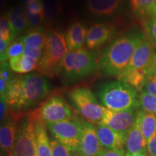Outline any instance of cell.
<instances>
[{"label": "cell", "instance_id": "14", "mask_svg": "<svg viewBox=\"0 0 156 156\" xmlns=\"http://www.w3.org/2000/svg\"><path fill=\"white\" fill-rule=\"evenodd\" d=\"M95 129L101 145L105 150H116L124 147L125 134L115 132L103 124H96Z\"/></svg>", "mask_w": 156, "mask_h": 156}, {"label": "cell", "instance_id": "13", "mask_svg": "<svg viewBox=\"0 0 156 156\" xmlns=\"http://www.w3.org/2000/svg\"><path fill=\"white\" fill-rule=\"evenodd\" d=\"M155 54L153 45L149 41L145 38L136 48L127 67L124 70L148 68Z\"/></svg>", "mask_w": 156, "mask_h": 156}, {"label": "cell", "instance_id": "32", "mask_svg": "<svg viewBox=\"0 0 156 156\" xmlns=\"http://www.w3.org/2000/svg\"><path fill=\"white\" fill-rule=\"evenodd\" d=\"M145 28L149 41L156 47V17H151L148 20Z\"/></svg>", "mask_w": 156, "mask_h": 156}, {"label": "cell", "instance_id": "16", "mask_svg": "<svg viewBox=\"0 0 156 156\" xmlns=\"http://www.w3.org/2000/svg\"><path fill=\"white\" fill-rule=\"evenodd\" d=\"M5 98L10 108L16 110L24 108L25 94L23 77H13L12 79L9 83Z\"/></svg>", "mask_w": 156, "mask_h": 156}, {"label": "cell", "instance_id": "2", "mask_svg": "<svg viewBox=\"0 0 156 156\" xmlns=\"http://www.w3.org/2000/svg\"><path fill=\"white\" fill-rule=\"evenodd\" d=\"M98 96L103 106L112 111H124L138 106L136 90L121 80L103 84Z\"/></svg>", "mask_w": 156, "mask_h": 156}, {"label": "cell", "instance_id": "4", "mask_svg": "<svg viewBox=\"0 0 156 156\" xmlns=\"http://www.w3.org/2000/svg\"><path fill=\"white\" fill-rule=\"evenodd\" d=\"M98 64L90 52L80 48L69 51L60 67V74L66 81L75 82L93 75L97 71Z\"/></svg>", "mask_w": 156, "mask_h": 156}, {"label": "cell", "instance_id": "20", "mask_svg": "<svg viewBox=\"0 0 156 156\" xmlns=\"http://www.w3.org/2000/svg\"><path fill=\"white\" fill-rule=\"evenodd\" d=\"M121 0H87V7L91 14L98 17H110L118 10Z\"/></svg>", "mask_w": 156, "mask_h": 156}, {"label": "cell", "instance_id": "36", "mask_svg": "<svg viewBox=\"0 0 156 156\" xmlns=\"http://www.w3.org/2000/svg\"><path fill=\"white\" fill-rule=\"evenodd\" d=\"M11 68L9 64L7 62H1L0 68V80H3L7 83H9L12 79L11 73Z\"/></svg>", "mask_w": 156, "mask_h": 156}, {"label": "cell", "instance_id": "12", "mask_svg": "<svg viewBox=\"0 0 156 156\" xmlns=\"http://www.w3.org/2000/svg\"><path fill=\"white\" fill-rule=\"evenodd\" d=\"M116 32L114 25L112 23H97L93 25L87 31L86 46L89 49H95L100 47L114 36Z\"/></svg>", "mask_w": 156, "mask_h": 156}, {"label": "cell", "instance_id": "33", "mask_svg": "<svg viewBox=\"0 0 156 156\" xmlns=\"http://www.w3.org/2000/svg\"><path fill=\"white\" fill-rule=\"evenodd\" d=\"M44 54V48L25 46L23 55L34 58L37 61L41 62Z\"/></svg>", "mask_w": 156, "mask_h": 156}, {"label": "cell", "instance_id": "42", "mask_svg": "<svg viewBox=\"0 0 156 156\" xmlns=\"http://www.w3.org/2000/svg\"><path fill=\"white\" fill-rule=\"evenodd\" d=\"M9 44H9L8 42L5 41L2 39H0V56H2L3 55H5Z\"/></svg>", "mask_w": 156, "mask_h": 156}, {"label": "cell", "instance_id": "39", "mask_svg": "<svg viewBox=\"0 0 156 156\" xmlns=\"http://www.w3.org/2000/svg\"><path fill=\"white\" fill-rule=\"evenodd\" d=\"M147 155L156 156V132L147 144Z\"/></svg>", "mask_w": 156, "mask_h": 156}, {"label": "cell", "instance_id": "6", "mask_svg": "<svg viewBox=\"0 0 156 156\" xmlns=\"http://www.w3.org/2000/svg\"><path fill=\"white\" fill-rule=\"evenodd\" d=\"M46 127L56 140L77 153L81 142L83 123L76 119L64 122L46 124Z\"/></svg>", "mask_w": 156, "mask_h": 156}, {"label": "cell", "instance_id": "19", "mask_svg": "<svg viewBox=\"0 0 156 156\" xmlns=\"http://www.w3.org/2000/svg\"><path fill=\"white\" fill-rule=\"evenodd\" d=\"M34 126L36 136L37 155L38 156H52L51 142L49 141L46 126L44 122L34 114Z\"/></svg>", "mask_w": 156, "mask_h": 156}, {"label": "cell", "instance_id": "24", "mask_svg": "<svg viewBox=\"0 0 156 156\" xmlns=\"http://www.w3.org/2000/svg\"><path fill=\"white\" fill-rule=\"evenodd\" d=\"M38 61L29 56L21 55L9 59V64L12 71L17 73H29L33 70L38 69Z\"/></svg>", "mask_w": 156, "mask_h": 156}, {"label": "cell", "instance_id": "17", "mask_svg": "<svg viewBox=\"0 0 156 156\" xmlns=\"http://www.w3.org/2000/svg\"><path fill=\"white\" fill-rule=\"evenodd\" d=\"M87 31L86 27L80 21L72 23L65 35V40L69 51L82 48L86 41Z\"/></svg>", "mask_w": 156, "mask_h": 156}, {"label": "cell", "instance_id": "8", "mask_svg": "<svg viewBox=\"0 0 156 156\" xmlns=\"http://www.w3.org/2000/svg\"><path fill=\"white\" fill-rule=\"evenodd\" d=\"M39 117L45 124H48L73 119L75 114L63 98L55 95L46 101L40 108Z\"/></svg>", "mask_w": 156, "mask_h": 156}, {"label": "cell", "instance_id": "21", "mask_svg": "<svg viewBox=\"0 0 156 156\" xmlns=\"http://www.w3.org/2000/svg\"><path fill=\"white\" fill-rule=\"evenodd\" d=\"M148 77V68L124 70L119 76H118L119 80L128 83L138 91H141L144 88Z\"/></svg>", "mask_w": 156, "mask_h": 156}, {"label": "cell", "instance_id": "41", "mask_svg": "<svg viewBox=\"0 0 156 156\" xmlns=\"http://www.w3.org/2000/svg\"><path fill=\"white\" fill-rule=\"evenodd\" d=\"M148 72H149V77L152 75H156V53L152 59L151 64L148 67Z\"/></svg>", "mask_w": 156, "mask_h": 156}, {"label": "cell", "instance_id": "5", "mask_svg": "<svg viewBox=\"0 0 156 156\" xmlns=\"http://www.w3.org/2000/svg\"><path fill=\"white\" fill-rule=\"evenodd\" d=\"M69 98L76 110L87 122L100 124L106 108L98 102L90 90L86 87L73 89L69 93Z\"/></svg>", "mask_w": 156, "mask_h": 156}, {"label": "cell", "instance_id": "34", "mask_svg": "<svg viewBox=\"0 0 156 156\" xmlns=\"http://www.w3.org/2000/svg\"><path fill=\"white\" fill-rule=\"evenodd\" d=\"M28 18L29 25L31 28H35L40 27V25L42 24L44 22L46 15L45 13H41V14H30V13H28Z\"/></svg>", "mask_w": 156, "mask_h": 156}, {"label": "cell", "instance_id": "1", "mask_svg": "<svg viewBox=\"0 0 156 156\" xmlns=\"http://www.w3.org/2000/svg\"><path fill=\"white\" fill-rule=\"evenodd\" d=\"M145 38L141 32L133 31L115 39L101 54L98 62L101 73L106 76H119Z\"/></svg>", "mask_w": 156, "mask_h": 156}, {"label": "cell", "instance_id": "27", "mask_svg": "<svg viewBox=\"0 0 156 156\" xmlns=\"http://www.w3.org/2000/svg\"><path fill=\"white\" fill-rule=\"evenodd\" d=\"M138 106L143 112L156 115V96L142 90L138 95Z\"/></svg>", "mask_w": 156, "mask_h": 156}, {"label": "cell", "instance_id": "18", "mask_svg": "<svg viewBox=\"0 0 156 156\" xmlns=\"http://www.w3.org/2000/svg\"><path fill=\"white\" fill-rule=\"evenodd\" d=\"M16 122L7 119L2 124L0 128V144L2 151L8 156H12L15 137H16Z\"/></svg>", "mask_w": 156, "mask_h": 156}, {"label": "cell", "instance_id": "31", "mask_svg": "<svg viewBox=\"0 0 156 156\" xmlns=\"http://www.w3.org/2000/svg\"><path fill=\"white\" fill-rule=\"evenodd\" d=\"M52 156H72L73 152L70 151L69 147L64 145L56 140L51 141Z\"/></svg>", "mask_w": 156, "mask_h": 156}, {"label": "cell", "instance_id": "38", "mask_svg": "<svg viewBox=\"0 0 156 156\" xmlns=\"http://www.w3.org/2000/svg\"><path fill=\"white\" fill-rule=\"evenodd\" d=\"M9 105L7 103L5 98L1 97L0 100V119L2 123L7 120L9 112Z\"/></svg>", "mask_w": 156, "mask_h": 156}, {"label": "cell", "instance_id": "40", "mask_svg": "<svg viewBox=\"0 0 156 156\" xmlns=\"http://www.w3.org/2000/svg\"><path fill=\"white\" fill-rule=\"evenodd\" d=\"M101 156H126L124 147L116 150H105Z\"/></svg>", "mask_w": 156, "mask_h": 156}, {"label": "cell", "instance_id": "23", "mask_svg": "<svg viewBox=\"0 0 156 156\" xmlns=\"http://www.w3.org/2000/svg\"><path fill=\"white\" fill-rule=\"evenodd\" d=\"M136 121L147 144L156 132V115L141 110L137 112Z\"/></svg>", "mask_w": 156, "mask_h": 156}, {"label": "cell", "instance_id": "3", "mask_svg": "<svg viewBox=\"0 0 156 156\" xmlns=\"http://www.w3.org/2000/svg\"><path fill=\"white\" fill-rule=\"evenodd\" d=\"M69 51L65 36L56 30H49L46 36L44 54L37 70L41 75L54 77L60 73V67Z\"/></svg>", "mask_w": 156, "mask_h": 156}, {"label": "cell", "instance_id": "28", "mask_svg": "<svg viewBox=\"0 0 156 156\" xmlns=\"http://www.w3.org/2000/svg\"><path fill=\"white\" fill-rule=\"evenodd\" d=\"M24 48L25 45L20 39L19 38L17 40L13 41L9 45V47L7 48V52H6L5 55L0 56L1 62H7L12 58H15L17 57V56L23 55Z\"/></svg>", "mask_w": 156, "mask_h": 156}, {"label": "cell", "instance_id": "29", "mask_svg": "<svg viewBox=\"0 0 156 156\" xmlns=\"http://www.w3.org/2000/svg\"><path fill=\"white\" fill-rule=\"evenodd\" d=\"M16 34L12 28L7 15H2L0 19V39L11 44Z\"/></svg>", "mask_w": 156, "mask_h": 156}, {"label": "cell", "instance_id": "26", "mask_svg": "<svg viewBox=\"0 0 156 156\" xmlns=\"http://www.w3.org/2000/svg\"><path fill=\"white\" fill-rule=\"evenodd\" d=\"M130 5L136 15L151 17L156 5V0H130Z\"/></svg>", "mask_w": 156, "mask_h": 156}, {"label": "cell", "instance_id": "11", "mask_svg": "<svg viewBox=\"0 0 156 156\" xmlns=\"http://www.w3.org/2000/svg\"><path fill=\"white\" fill-rule=\"evenodd\" d=\"M81 142L76 156H101L105 149L101 145L95 126L87 121H82Z\"/></svg>", "mask_w": 156, "mask_h": 156}, {"label": "cell", "instance_id": "22", "mask_svg": "<svg viewBox=\"0 0 156 156\" xmlns=\"http://www.w3.org/2000/svg\"><path fill=\"white\" fill-rule=\"evenodd\" d=\"M7 16L16 34H22L30 26L26 9L22 7H12L8 11Z\"/></svg>", "mask_w": 156, "mask_h": 156}, {"label": "cell", "instance_id": "30", "mask_svg": "<svg viewBox=\"0 0 156 156\" xmlns=\"http://www.w3.org/2000/svg\"><path fill=\"white\" fill-rule=\"evenodd\" d=\"M45 15L48 18H54L60 11L59 0H43Z\"/></svg>", "mask_w": 156, "mask_h": 156}, {"label": "cell", "instance_id": "35", "mask_svg": "<svg viewBox=\"0 0 156 156\" xmlns=\"http://www.w3.org/2000/svg\"><path fill=\"white\" fill-rule=\"evenodd\" d=\"M26 11L30 14H41L45 13L44 7L41 0L34 2L26 5Z\"/></svg>", "mask_w": 156, "mask_h": 156}, {"label": "cell", "instance_id": "10", "mask_svg": "<svg viewBox=\"0 0 156 156\" xmlns=\"http://www.w3.org/2000/svg\"><path fill=\"white\" fill-rule=\"evenodd\" d=\"M135 108L124 111H112L106 108L100 124L108 126L119 133L126 134L136 121L137 113Z\"/></svg>", "mask_w": 156, "mask_h": 156}, {"label": "cell", "instance_id": "37", "mask_svg": "<svg viewBox=\"0 0 156 156\" xmlns=\"http://www.w3.org/2000/svg\"><path fill=\"white\" fill-rule=\"evenodd\" d=\"M144 89V90L156 96V75H152L148 77Z\"/></svg>", "mask_w": 156, "mask_h": 156}, {"label": "cell", "instance_id": "7", "mask_svg": "<svg viewBox=\"0 0 156 156\" xmlns=\"http://www.w3.org/2000/svg\"><path fill=\"white\" fill-rule=\"evenodd\" d=\"M12 156H38L34 114L23 121L17 130Z\"/></svg>", "mask_w": 156, "mask_h": 156}, {"label": "cell", "instance_id": "15", "mask_svg": "<svg viewBox=\"0 0 156 156\" xmlns=\"http://www.w3.org/2000/svg\"><path fill=\"white\" fill-rule=\"evenodd\" d=\"M124 147L127 155L147 152V142L136 121L125 134Z\"/></svg>", "mask_w": 156, "mask_h": 156}, {"label": "cell", "instance_id": "9", "mask_svg": "<svg viewBox=\"0 0 156 156\" xmlns=\"http://www.w3.org/2000/svg\"><path fill=\"white\" fill-rule=\"evenodd\" d=\"M23 85L25 94L24 108L34 106L42 101L50 91L47 80L36 73H29L23 77Z\"/></svg>", "mask_w": 156, "mask_h": 156}, {"label": "cell", "instance_id": "44", "mask_svg": "<svg viewBox=\"0 0 156 156\" xmlns=\"http://www.w3.org/2000/svg\"><path fill=\"white\" fill-rule=\"evenodd\" d=\"M156 17V5L155 6V7H154L153 12H152V13H151V17Z\"/></svg>", "mask_w": 156, "mask_h": 156}, {"label": "cell", "instance_id": "25", "mask_svg": "<svg viewBox=\"0 0 156 156\" xmlns=\"http://www.w3.org/2000/svg\"><path fill=\"white\" fill-rule=\"evenodd\" d=\"M47 34L42 26L31 29L28 34L21 36L20 39L22 41L25 46L44 48L46 41Z\"/></svg>", "mask_w": 156, "mask_h": 156}, {"label": "cell", "instance_id": "43", "mask_svg": "<svg viewBox=\"0 0 156 156\" xmlns=\"http://www.w3.org/2000/svg\"><path fill=\"white\" fill-rule=\"evenodd\" d=\"M126 156H147V152H143V153H134V154H131V155H127V154H126Z\"/></svg>", "mask_w": 156, "mask_h": 156}]
</instances>
